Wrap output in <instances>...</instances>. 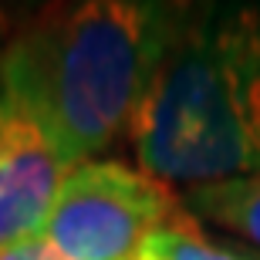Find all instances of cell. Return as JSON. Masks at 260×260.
<instances>
[{
    "instance_id": "6da1fadb",
    "label": "cell",
    "mask_w": 260,
    "mask_h": 260,
    "mask_svg": "<svg viewBox=\"0 0 260 260\" xmlns=\"http://www.w3.org/2000/svg\"><path fill=\"white\" fill-rule=\"evenodd\" d=\"M189 10L152 0L44 7L0 51V91L38 122L71 173L128 135Z\"/></svg>"
},
{
    "instance_id": "8992f818",
    "label": "cell",
    "mask_w": 260,
    "mask_h": 260,
    "mask_svg": "<svg viewBox=\"0 0 260 260\" xmlns=\"http://www.w3.org/2000/svg\"><path fill=\"white\" fill-rule=\"evenodd\" d=\"M135 260H250L237 250H226L220 243L206 240L196 226L183 220H176L173 226L155 230L149 240L142 243V250Z\"/></svg>"
},
{
    "instance_id": "5b68a950",
    "label": "cell",
    "mask_w": 260,
    "mask_h": 260,
    "mask_svg": "<svg viewBox=\"0 0 260 260\" xmlns=\"http://www.w3.org/2000/svg\"><path fill=\"white\" fill-rule=\"evenodd\" d=\"M183 200L203 220L226 226L260 247V173L189 186Z\"/></svg>"
},
{
    "instance_id": "ba28073f",
    "label": "cell",
    "mask_w": 260,
    "mask_h": 260,
    "mask_svg": "<svg viewBox=\"0 0 260 260\" xmlns=\"http://www.w3.org/2000/svg\"><path fill=\"white\" fill-rule=\"evenodd\" d=\"M10 34H14V27H10V17L0 10V51H4V44L10 41Z\"/></svg>"
},
{
    "instance_id": "7a4b0ae2",
    "label": "cell",
    "mask_w": 260,
    "mask_h": 260,
    "mask_svg": "<svg viewBox=\"0 0 260 260\" xmlns=\"http://www.w3.org/2000/svg\"><path fill=\"white\" fill-rule=\"evenodd\" d=\"M128 142L162 183H220L260 173V7L189 10L162 58Z\"/></svg>"
},
{
    "instance_id": "3957f363",
    "label": "cell",
    "mask_w": 260,
    "mask_h": 260,
    "mask_svg": "<svg viewBox=\"0 0 260 260\" xmlns=\"http://www.w3.org/2000/svg\"><path fill=\"white\" fill-rule=\"evenodd\" d=\"M176 220L183 210L162 179L115 159H91L64 176L41 233L71 260H135L155 230Z\"/></svg>"
},
{
    "instance_id": "277c9868",
    "label": "cell",
    "mask_w": 260,
    "mask_h": 260,
    "mask_svg": "<svg viewBox=\"0 0 260 260\" xmlns=\"http://www.w3.org/2000/svg\"><path fill=\"white\" fill-rule=\"evenodd\" d=\"M64 176L51 139L0 91V247L44 230Z\"/></svg>"
},
{
    "instance_id": "52a82bcc",
    "label": "cell",
    "mask_w": 260,
    "mask_h": 260,
    "mask_svg": "<svg viewBox=\"0 0 260 260\" xmlns=\"http://www.w3.org/2000/svg\"><path fill=\"white\" fill-rule=\"evenodd\" d=\"M0 260H71V257L61 253L44 233H34V237H24L10 247H0Z\"/></svg>"
}]
</instances>
